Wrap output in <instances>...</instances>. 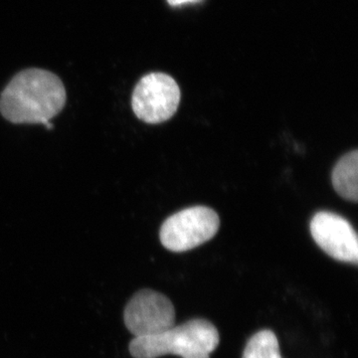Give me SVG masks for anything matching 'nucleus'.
<instances>
[{
    "mask_svg": "<svg viewBox=\"0 0 358 358\" xmlns=\"http://www.w3.org/2000/svg\"><path fill=\"white\" fill-rule=\"evenodd\" d=\"M66 90L60 78L49 71H21L0 96V112L13 124H46L63 110Z\"/></svg>",
    "mask_w": 358,
    "mask_h": 358,
    "instance_id": "f257e3e1",
    "label": "nucleus"
},
{
    "mask_svg": "<svg viewBox=\"0 0 358 358\" xmlns=\"http://www.w3.org/2000/svg\"><path fill=\"white\" fill-rule=\"evenodd\" d=\"M220 341L218 329L206 320H188L155 336L131 339L129 352L134 358H159L167 355L182 358H210Z\"/></svg>",
    "mask_w": 358,
    "mask_h": 358,
    "instance_id": "f03ea898",
    "label": "nucleus"
},
{
    "mask_svg": "<svg viewBox=\"0 0 358 358\" xmlns=\"http://www.w3.org/2000/svg\"><path fill=\"white\" fill-rule=\"evenodd\" d=\"M219 226L217 213L209 207H190L164 221L160 228V242L169 251L186 252L212 239Z\"/></svg>",
    "mask_w": 358,
    "mask_h": 358,
    "instance_id": "7ed1b4c3",
    "label": "nucleus"
},
{
    "mask_svg": "<svg viewBox=\"0 0 358 358\" xmlns=\"http://www.w3.org/2000/svg\"><path fill=\"white\" fill-rule=\"evenodd\" d=\"M180 102V89L173 77L150 73L141 78L131 96L134 115L147 124H160L171 119Z\"/></svg>",
    "mask_w": 358,
    "mask_h": 358,
    "instance_id": "20e7f679",
    "label": "nucleus"
},
{
    "mask_svg": "<svg viewBox=\"0 0 358 358\" xmlns=\"http://www.w3.org/2000/svg\"><path fill=\"white\" fill-rule=\"evenodd\" d=\"M124 322L134 338L155 336L174 327L176 308L164 294L154 289H141L127 303Z\"/></svg>",
    "mask_w": 358,
    "mask_h": 358,
    "instance_id": "39448f33",
    "label": "nucleus"
},
{
    "mask_svg": "<svg viewBox=\"0 0 358 358\" xmlns=\"http://www.w3.org/2000/svg\"><path fill=\"white\" fill-rule=\"evenodd\" d=\"M310 228L315 243L327 255L341 262L357 265V235L346 219L331 212L320 211L313 216Z\"/></svg>",
    "mask_w": 358,
    "mask_h": 358,
    "instance_id": "423d86ee",
    "label": "nucleus"
},
{
    "mask_svg": "<svg viewBox=\"0 0 358 358\" xmlns=\"http://www.w3.org/2000/svg\"><path fill=\"white\" fill-rule=\"evenodd\" d=\"M358 152L353 150L338 160L333 171V185L343 199L357 202Z\"/></svg>",
    "mask_w": 358,
    "mask_h": 358,
    "instance_id": "0eeeda50",
    "label": "nucleus"
},
{
    "mask_svg": "<svg viewBox=\"0 0 358 358\" xmlns=\"http://www.w3.org/2000/svg\"><path fill=\"white\" fill-rule=\"evenodd\" d=\"M242 358H282L277 336L268 329L258 331L249 339Z\"/></svg>",
    "mask_w": 358,
    "mask_h": 358,
    "instance_id": "6e6552de",
    "label": "nucleus"
},
{
    "mask_svg": "<svg viewBox=\"0 0 358 358\" xmlns=\"http://www.w3.org/2000/svg\"><path fill=\"white\" fill-rule=\"evenodd\" d=\"M203 0H167L169 6H179L186 3H200Z\"/></svg>",
    "mask_w": 358,
    "mask_h": 358,
    "instance_id": "1a4fd4ad",
    "label": "nucleus"
}]
</instances>
